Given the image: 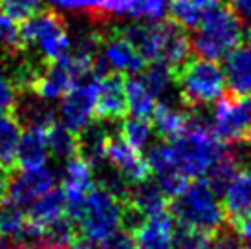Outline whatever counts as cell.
Returning a JSON list of instances; mask_svg holds the SVG:
<instances>
[{
    "mask_svg": "<svg viewBox=\"0 0 251 249\" xmlns=\"http://www.w3.org/2000/svg\"><path fill=\"white\" fill-rule=\"evenodd\" d=\"M242 22L226 4H215L203 13L200 24L189 35L191 51L200 59L220 61L242 42Z\"/></svg>",
    "mask_w": 251,
    "mask_h": 249,
    "instance_id": "cell-1",
    "label": "cell"
},
{
    "mask_svg": "<svg viewBox=\"0 0 251 249\" xmlns=\"http://www.w3.org/2000/svg\"><path fill=\"white\" fill-rule=\"evenodd\" d=\"M19 39L22 50H28L46 62L59 61L70 53L66 19L55 9H39L21 21Z\"/></svg>",
    "mask_w": 251,
    "mask_h": 249,
    "instance_id": "cell-2",
    "label": "cell"
},
{
    "mask_svg": "<svg viewBox=\"0 0 251 249\" xmlns=\"http://www.w3.org/2000/svg\"><path fill=\"white\" fill-rule=\"evenodd\" d=\"M169 143L175 169L187 178H198L205 174L216 159L226 154V145L209 128L191 124L189 121L185 132Z\"/></svg>",
    "mask_w": 251,
    "mask_h": 249,
    "instance_id": "cell-3",
    "label": "cell"
},
{
    "mask_svg": "<svg viewBox=\"0 0 251 249\" xmlns=\"http://www.w3.org/2000/svg\"><path fill=\"white\" fill-rule=\"evenodd\" d=\"M169 213L181 225L198 227L209 233H215L224 222H227L222 203L205 180L189 183L183 193L171 200Z\"/></svg>",
    "mask_w": 251,
    "mask_h": 249,
    "instance_id": "cell-4",
    "label": "cell"
},
{
    "mask_svg": "<svg viewBox=\"0 0 251 249\" xmlns=\"http://www.w3.org/2000/svg\"><path fill=\"white\" fill-rule=\"evenodd\" d=\"M176 88L187 108L209 106L226 90L222 68L215 61L189 59L175 72Z\"/></svg>",
    "mask_w": 251,
    "mask_h": 249,
    "instance_id": "cell-5",
    "label": "cell"
},
{
    "mask_svg": "<svg viewBox=\"0 0 251 249\" xmlns=\"http://www.w3.org/2000/svg\"><path fill=\"white\" fill-rule=\"evenodd\" d=\"M123 201L99 187H94L84 198V207L77 222V240L88 248L121 227Z\"/></svg>",
    "mask_w": 251,
    "mask_h": 249,
    "instance_id": "cell-6",
    "label": "cell"
},
{
    "mask_svg": "<svg viewBox=\"0 0 251 249\" xmlns=\"http://www.w3.org/2000/svg\"><path fill=\"white\" fill-rule=\"evenodd\" d=\"M213 134L222 143L251 138V96L222 94L213 108Z\"/></svg>",
    "mask_w": 251,
    "mask_h": 249,
    "instance_id": "cell-7",
    "label": "cell"
},
{
    "mask_svg": "<svg viewBox=\"0 0 251 249\" xmlns=\"http://www.w3.org/2000/svg\"><path fill=\"white\" fill-rule=\"evenodd\" d=\"M53 185H55V171H51L48 167H39V169H31V171H17L15 169L7 178L4 198L13 201L19 207L26 209L39 196L48 193Z\"/></svg>",
    "mask_w": 251,
    "mask_h": 249,
    "instance_id": "cell-8",
    "label": "cell"
},
{
    "mask_svg": "<svg viewBox=\"0 0 251 249\" xmlns=\"http://www.w3.org/2000/svg\"><path fill=\"white\" fill-rule=\"evenodd\" d=\"M98 99V79H86L77 83L70 92L61 97L59 118L68 130L79 132L92 119Z\"/></svg>",
    "mask_w": 251,
    "mask_h": 249,
    "instance_id": "cell-9",
    "label": "cell"
},
{
    "mask_svg": "<svg viewBox=\"0 0 251 249\" xmlns=\"http://www.w3.org/2000/svg\"><path fill=\"white\" fill-rule=\"evenodd\" d=\"M105 158L130 185L147 180L149 174H151V169L147 165L145 158L140 154V150L132 149L125 139L121 138L119 128H116L110 134Z\"/></svg>",
    "mask_w": 251,
    "mask_h": 249,
    "instance_id": "cell-10",
    "label": "cell"
},
{
    "mask_svg": "<svg viewBox=\"0 0 251 249\" xmlns=\"http://www.w3.org/2000/svg\"><path fill=\"white\" fill-rule=\"evenodd\" d=\"M118 126L114 121H105V119H94L84 124L81 130L75 134L77 138V158H81L84 163L94 169L99 163L105 161L106 145L110 134L116 130Z\"/></svg>",
    "mask_w": 251,
    "mask_h": 249,
    "instance_id": "cell-11",
    "label": "cell"
},
{
    "mask_svg": "<svg viewBox=\"0 0 251 249\" xmlns=\"http://www.w3.org/2000/svg\"><path fill=\"white\" fill-rule=\"evenodd\" d=\"M96 116L105 121H119L126 116L125 96V75L119 72H112L101 77L98 83V99H96Z\"/></svg>",
    "mask_w": 251,
    "mask_h": 249,
    "instance_id": "cell-12",
    "label": "cell"
},
{
    "mask_svg": "<svg viewBox=\"0 0 251 249\" xmlns=\"http://www.w3.org/2000/svg\"><path fill=\"white\" fill-rule=\"evenodd\" d=\"M103 51L101 55L105 57L106 64L110 72H119V74H138L145 68V61L140 57V53L130 46L123 35L118 31L116 24H110L103 39Z\"/></svg>",
    "mask_w": 251,
    "mask_h": 249,
    "instance_id": "cell-13",
    "label": "cell"
},
{
    "mask_svg": "<svg viewBox=\"0 0 251 249\" xmlns=\"http://www.w3.org/2000/svg\"><path fill=\"white\" fill-rule=\"evenodd\" d=\"M13 116L22 128H42L48 130L55 123V108L50 101L42 99L33 90H24L17 94L11 108Z\"/></svg>",
    "mask_w": 251,
    "mask_h": 249,
    "instance_id": "cell-14",
    "label": "cell"
},
{
    "mask_svg": "<svg viewBox=\"0 0 251 249\" xmlns=\"http://www.w3.org/2000/svg\"><path fill=\"white\" fill-rule=\"evenodd\" d=\"M79 83L75 75V70L72 66L68 55L59 61L48 62V66L41 74L39 81L33 86V92L39 94L46 101H55L70 92Z\"/></svg>",
    "mask_w": 251,
    "mask_h": 249,
    "instance_id": "cell-15",
    "label": "cell"
},
{
    "mask_svg": "<svg viewBox=\"0 0 251 249\" xmlns=\"http://www.w3.org/2000/svg\"><path fill=\"white\" fill-rule=\"evenodd\" d=\"M158 28H160V61L167 62L176 72L181 64L189 61L191 53L189 35L185 28H181L171 17L158 21Z\"/></svg>",
    "mask_w": 251,
    "mask_h": 249,
    "instance_id": "cell-16",
    "label": "cell"
},
{
    "mask_svg": "<svg viewBox=\"0 0 251 249\" xmlns=\"http://www.w3.org/2000/svg\"><path fill=\"white\" fill-rule=\"evenodd\" d=\"M173 231L175 218L167 211H161L149 216L141 227L134 231V246L136 249H173Z\"/></svg>",
    "mask_w": 251,
    "mask_h": 249,
    "instance_id": "cell-17",
    "label": "cell"
},
{
    "mask_svg": "<svg viewBox=\"0 0 251 249\" xmlns=\"http://www.w3.org/2000/svg\"><path fill=\"white\" fill-rule=\"evenodd\" d=\"M224 81L233 96H251V48L238 46L224 57Z\"/></svg>",
    "mask_w": 251,
    "mask_h": 249,
    "instance_id": "cell-18",
    "label": "cell"
},
{
    "mask_svg": "<svg viewBox=\"0 0 251 249\" xmlns=\"http://www.w3.org/2000/svg\"><path fill=\"white\" fill-rule=\"evenodd\" d=\"M48 156L50 150L46 130H42V128H24V134H21L17 152H15V167H19L21 171L39 169V167H44Z\"/></svg>",
    "mask_w": 251,
    "mask_h": 249,
    "instance_id": "cell-19",
    "label": "cell"
},
{
    "mask_svg": "<svg viewBox=\"0 0 251 249\" xmlns=\"http://www.w3.org/2000/svg\"><path fill=\"white\" fill-rule=\"evenodd\" d=\"M224 213L231 224L251 215V171H240L226 189Z\"/></svg>",
    "mask_w": 251,
    "mask_h": 249,
    "instance_id": "cell-20",
    "label": "cell"
},
{
    "mask_svg": "<svg viewBox=\"0 0 251 249\" xmlns=\"http://www.w3.org/2000/svg\"><path fill=\"white\" fill-rule=\"evenodd\" d=\"M118 31L130 42L145 62L160 59V28L158 22L151 24H125L118 26Z\"/></svg>",
    "mask_w": 251,
    "mask_h": 249,
    "instance_id": "cell-21",
    "label": "cell"
},
{
    "mask_svg": "<svg viewBox=\"0 0 251 249\" xmlns=\"http://www.w3.org/2000/svg\"><path fill=\"white\" fill-rule=\"evenodd\" d=\"M125 203L132 205L136 211H140L141 215L149 218L165 211L167 207V198L160 191V187L156 185L154 180H143L138 183H132L128 187V194L125 198Z\"/></svg>",
    "mask_w": 251,
    "mask_h": 249,
    "instance_id": "cell-22",
    "label": "cell"
},
{
    "mask_svg": "<svg viewBox=\"0 0 251 249\" xmlns=\"http://www.w3.org/2000/svg\"><path fill=\"white\" fill-rule=\"evenodd\" d=\"M152 128L160 139L171 141L185 132L189 121V108L185 106H173V104L160 103L152 112Z\"/></svg>",
    "mask_w": 251,
    "mask_h": 249,
    "instance_id": "cell-23",
    "label": "cell"
},
{
    "mask_svg": "<svg viewBox=\"0 0 251 249\" xmlns=\"http://www.w3.org/2000/svg\"><path fill=\"white\" fill-rule=\"evenodd\" d=\"M64 191L63 189H50L48 193L39 196L33 203L26 207V218L39 227H46L57 218L64 215Z\"/></svg>",
    "mask_w": 251,
    "mask_h": 249,
    "instance_id": "cell-24",
    "label": "cell"
},
{
    "mask_svg": "<svg viewBox=\"0 0 251 249\" xmlns=\"http://www.w3.org/2000/svg\"><path fill=\"white\" fill-rule=\"evenodd\" d=\"M125 96L126 106L134 114V118L151 119L156 108V99L145 86L143 79L138 75L125 79Z\"/></svg>",
    "mask_w": 251,
    "mask_h": 249,
    "instance_id": "cell-25",
    "label": "cell"
},
{
    "mask_svg": "<svg viewBox=\"0 0 251 249\" xmlns=\"http://www.w3.org/2000/svg\"><path fill=\"white\" fill-rule=\"evenodd\" d=\"M21 124L11 116V112L0 114V167L13 169L15 152L21 139Z\"/></svg>",
    "mask_w": 251,
    "mask_h": 249,
    "instance_id": "cell-26",
    "label": "cell"
},
{
    "mask_svg": "<svg viewBox=\"0 0 251 249\" xmlns=\"http://www.w3.org/2000/svg\"><path fill=\"white\" fill-rule=\"evenodd\" d=\"M48 139V150L57 161H68L77 156V138L75 132L68 130L64 124L53 123L46 130Z\"/></svg>",
    "mask_w": 251,
    "mask_h": 249,
    "instance_id": "cell-27",
    "label": "cell"
},
{
    "mask_svg": "<svg viewBox=\"0 0 251 249\" xmlns=\"http://www.w3.org/2000/svg\"><path fill=\"white\" fill-rule=\"evenodd\" d=\"M240 173L237 163L227 156V152L224 154L222 158H218L213 165L205 171V181L211 187V191L216 196H224L226 189L229 187V183L235 180V176Z\"/></svg>",
    "mask_w": 251,
    "mask_h": 249,
    "instance_id": "cell-28",
    "label": "cell"
},
{
    "mask_svg": "<svg viewBox=\"0 0 251 249\" xmlns=\"http://www.w3.org/2000/svg\"><path fill=\"white\" fill-rule=\"evenodd\" d=\"M119 134H121V138L125 139L132 149H136V150L141 152V150L147 149V145L151 143L154 128H152V123H151L149 119L128 118L123 121Z\"/></svg>",
    "mask_w": 251,
    "mask_h": 249,
    "instance_id": "cell-29",
    "label": "cell"
},
{
    "mask_svg": "<svg viewBox=\"0 0 251 249\" xmlns=\"http://www.w3.org/2000/svg\"><path fill=\"white\" fill-rule=\"evenodd\" d=\"M167 7L171 19L185 29H195L205 13V9L196 0H169Z\"/></svg>",
    "mask_w": 251,
    "mask_h": 249,
    "instance_id": "cell-30",
    "label": "cell"
},
{
    "mask_svg": "<svg viewBox=\"0 0 251 249\" xmlns=\"http://www.w3.org/2000/svg\"><path fill=\"white\" fill-rule=\"evenodd\" d=\"M213 233L189 225H175L173 231V249H209Z\"/></svg>",
    "mask_w": 251,
    "mask_h": 249,
    "instance_id": "cell-31",
    "label": "cell"
},
{
    "mask_svg": "<svg viewBox=\"0 0 251 249\" xmlns=\"http://www.w3.org/2000/svg\"><path fill=\"white\" fill-rule=\"evenodd\" d=\"M24 225H26V211L6 198L0 200V235L15 240Z\"/></svg>",
    "mask_w": 251,
    "mask_h": 249,
    "instance_id": "cell-32",
    "label": "cell"
},
{
    "mask_svg": "<svg viewBox=\"0 0 251 249\" xmlns=\"http://www.w3.org/2000/svg\"><path fill=\"white\" fill-rule=\"evenodd\" d=\"M19 28L6 13L0 11V62L7 61L21 51Z\"/></svg>",
    "mask_w": 251,
    "mask_h": 249,
    "instance_id": "cell-33",
    "label": "cell"
},
{
    "mask_svg": "<svg viewBox=\"0 0 251 249\" xmlns=\"http://www.w3.org/2000/svg\"><path fill=\"white\" fill-rule=\"evenodd\" d=\"M209 249H244V238L231 222H224L213 233Z\"/></svg>",
    "mask_w": 251,
    "mask_h": 249,
    "instance_id": "cell-34",
    "label": "cell"
},
{
    "mask_svg": "<svg viewBox=\"0 0 251 249\" xmlns=\"http://www.w3.org/2000/svg\"><path fill=\"white\" fill-rule=\"evenodd\" d=\"M156 185L160 187V191L165 194V198H176L178 194H181L185 191V187L189 185V178L187 176H183L181 173L178 171H165V173H160L156 174Z\"/></svg>",
    "mask_w": 251,
    "mask_h": 249,
    "instance_id": "cell-35",
    "label": "cell"
},
{
    "mask_svg": "<svg viewBox=\"0 0 251 249\" xmlns=\"http://www.w3.org/2000/svg\"><path fill=\"white\" fill-rule=\"evenodd\" d=\"M42 0H0L2 13H6L11 21H24L29 15L41 9Z\"/></svg>",
    "mask_w": 251,
    "mask_h": 249,
    "instance_id": "cell-36",
    "label": "cell"
},
{
    "mask_svg": "<svg viewBox=\"0 0 251 249\" xmlns=\"http://www.w3.org/2000/svg\"><path fill=\"white\" fill-rule=\"evenodd\" d=\"M90 249H136L132 235L125 229H118L98 244L90 246Z\"/></svg>",
    "mask_w": 251,
    "mask_h": 249,
    "instance_id": "cell-37",
    "label": "cell"
},
{
    "mask_svg": "<svg viewBox=\"0 0 251 249\" xmlns=\"http://www.w3.org/2000/svg\"><path fill=\"white\" fill-rule=\"evenodd\" d=\"M15 99H17V92H15V88L9 83V79L4 74L2 62H0V114L2 112H11Z\"/></svg>",
    "mask_w": 251,
    "mask_h": 249,
    "instance_id": "cell-38",
    "label": "cell"
},
{
    "mask_svg": "<svg viewBox=\"0 0 251 249\" xmlns=\"http://www.w3.org/2000/svg\"><path fill=\"white\" fill-rule=\"evenodd\" d=\"M226 6L237 15L242 24L251 26V0H226Z\"/></svg>",
    "mask_w": 251,
    "mask_h": 249,
    "instance_id": "cell-39",
    "label": "cell"
},
{
    "mask_svg": "<svg viewBox=\"0 0 251 249\" xmlns=\"http://www.w3.org/2000/svg\"><path fill=\"white\" fill-rule=\"evenodd\" d=\"M233 225L237 227L238 235L242 236V238H246V240H251V215L244 216V218H240V220L235 222Z\"/></svg>",
    "mask_w": 251,
    "mask_h": 249,
    "instance_id": "cell-40",
    "label": "cell"
},
{
    "mask_svg": "<svg viewBox=\"0 0 251 249\" xmlns=\"http://www.w3.org/2000/svg\"><path fill=\"white\" fill-rule=\"evenodd\" d=\"M48 2L51 4V6L63 7V9H72L75 0H48Z\"/></svg>",
    "mask_w": 251,
    "mask_h": 249,
    "instance_id": "cell-41",
    "label": "cell"
},
{
    "mask_svg": "<svg viewBox=\"0 0 251 249\" xmlns=\"http://www.w3.org/2000/svg\"><path fill=\"white\" fill-rule=\"evenodd\" d=\"M0 249H15V242L9 236L0 235Z\"/></svg>",
    "mask_w": 251,
    "mask_h": 249,
    "instance_id": "cell-42",
    "label": "cell"
},
{
    "mask_svg": "<svg viewBox=\"0 0 251 249\" xmlns=\"http://www.w3.org/2000/svg\"><path fill=\"white\" fill-rule=\"evenodd\" d=\"M15 249H48V248H42V246H35V248H29V246H19Z\"/></svg>",
    "mask_w": 251,
    "mask_h": 249,
    "instance_id": "cell-43",
    "label": "cell"
},
{
    "mask_svg": "<svg viewBox=\"0 0 251 249\" xmlns=\"http://www.w3.org/2000/svg\"><path fill=\"white\" fill-rule=\"evenodd\" d=\"M248 42H250V48H251V28H250V31H248Z\"/></svg>",
    "mask_w": 251,
    "mask_h": 249,
    "instance_id": "cell-44",
    "label": "cell"
},
{
    "mask_svg": "<svg viewBox=\"0 0 251 249\" xmlns=\"http://www.w3.org/2000/svg\"><path fill=\"white\" fill-rule=\"evenodd\" d=\"M244 249H251V246H250V248H244Z\"/></svg>",
    "mask_w": 251,
    "mask_h": 249,
    "instance_id": "cell-45",
    "label": "cell"
},
{
    "mask_svg": "<svg viewBox=\"0 0 251 249\" xmlns=\"http://www.w3.org/2000/svg\"><path fill=\"white\" fill-rule=\"evenodd\" d=\"M0 200H2V198H0Z\"/></svg>",
    "mask_w": 251,
    "mask_h": 249,
    "instance_id": "cell-46",
    "label": "cell"
}]
</instances>
